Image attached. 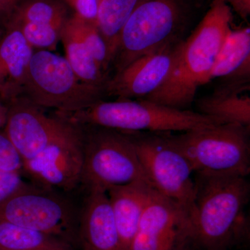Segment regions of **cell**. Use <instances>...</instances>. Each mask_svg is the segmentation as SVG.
<instances>
[{
    "mask_svg": "<svg viewBox=\"0 0 250 250\" xmlns=\"http://www.w3.org/2000/svg\"><path fill=\"white\" fill-rule=\"evenodd\" d=\"M232 11L223 0H212L209 9L181 46L166 82L143 100L163 106L188 110L197 88L209 82L210 74L229 33Z\"/></svg>",
    "mask_w": 250,
    "mask_h": 250,
    "instance_id": "1",
    "label": "cell"
},
{
    "mask_svg": "<svg viewBox=\"0 0 250 250\" xmlns=\"http://www.w3.org/2000/svg\"><path fill=\"white\" fill-rule=\"evenodd\" d=\"M195 174V246L202 250H231L249 235V182L236 174Z\"/></svg>",
    "mask_w": 250,
    "mask_h": 250,
    "instance_id": "2",
    "label": "cell"
},
{
    "mask_svg": "<svg viewBox=\"0 0 250 250\" xmlns=\"http://www.w3.org/2000/svg\"><path fill=\"white\" fill-rule=\"evenodd\" d=\"M195 0H144L125 23L111 67L121 71L136 59L177 45L188 37Z\"/></svg>",
    "mask_w": 250,
    "mask_h": 250,
    "instance_id": "3",
    "label": "cell"
},
{
    "mask_svg": "<svg viewBox=\"0 0 250 250\" xmlns=\"http://www.w3.org/2000/svg\"><path fill=\"white\" fill-rule=\"evenodd\" d=\"M77 126H99L125 132L181 133L220 125L197 111L146 100H100L78 111L57 113Z\"/></svg>",
    "mask_w": 250,
    "mask_h": 250,
    "instance_id": "4",
    "label": "cell"
},
{
    "mask_svg": "<svg viewBox=\"0 0 250 250\" xmlns=\"http://www.w3.org/2000/svg\"><path fill=\"white\" fill-rule=\"evenodd\" d=\"M20 97L44 109L67 113L87 107L107 95L106 86L81 80L65 57L40 49L33 53Z\"/></svg>",
    "mask_w": 250,
    "mask_h": 250,
    "instance_id": "5",
    "label": "cell"
},
{
    "mask_svg": "<svg viewBox=\"0 0 250 250\" xmlns=\"http://www.w3.org/2000/svg\"><path fill=\"white\" fill-rule=\"evenodd\" d=\"M81 127L83 152L81 184L87 190L106 191L135 182L150 184L127 132L99 126Z\"/></svg>",
    "mask_w": 250,
    "mask_h": 250,
    "instance_id": "6",
    "label": "cell"
},
{
    "mask_svg": "<svg viewBox=\"0 0 250 250\" xmlns=\"http://www.w3.org/2000/svg\"><path fill=\"white\" fill-rule=\"evenodd\" d=\"M250 129L238 125H217L172 133V137L194 172L248 177L250 171Z\"/></svg>",
    "mask_w": 250,
    "mask_h": 250,
    "instance_id": "7",
    "label": "cell"
},
{
    "mask_svg": "<svg viewBox=\"0 0 250 250\" xmlns=\"http://www.w3.org/2000/svg\"><path fill=\"white\" fill-rule=\"evenodd\" d=\"M153 188L195 215V173L172 133L127 132Z\"/></svg>",
    "mask_w": 250,
    "mask_h": 250,
    "instance_id": "8",
    "label": "cell"
},
{
    "mask_svg": "<svg viewBox=\"0 0 250 250\" xmlns=\"http://www.w3.org/2000/svg\"><path fill=\"white\" fill-rule=\"evenodd\" d=\"M77 213L56 190L27 182L0 203L1 220L69 242L79 220Z\"/></svg>",
    "mask_w": 250,
    "mask_h": 250,
    "instance_id": "9",
    "label": "cell"
},
{
    "mask_svg": "<svg viewBox=\"0 0 250 250\" xmlns=\"http://www.w3.org/2000/svg\"><path fill=\"white\" fill-rule=\"evenodd\" d=\"M192 246V212L153 189L129 250H188Z\"/></svg>",
    "mask_w": 250,
    "mask_h": 250,
    "instance_id": "10",
    "label": "cell"
},
{
    "mask_svg": "<svg viewBox=\"0 0 250 250\" xmlns=\"http://www.w3.org/2000/svg\"><path fill=\"white\" fill-rule=\"evenodd\" d=\"M4 132L24 161L30 160L49 144L70 134L77 125L58 115L49 116L44 108L18 98L7 104Z\"/></svg>",
    "mask_w": 250,
    "mask_h": 250,
    "instance_id": "11",
    "label": "cell"
},
{
    "mask_svg": "<svg viewBox=\"0 0 250 250\" xmlns=\"http://www.w3.org/2000/svg\"><path fill=\"white\" fill-rule=\"evenodd\" d=\"M83 164V134L77 126L35 157L24 161L22 174L39 187L70 192L81 184Z\"/></svg>",
    "mask_w": 250,
    "mask_h": 250,
    "instance_id": "12",
    "label": "cell"
},
{
    "mask_svg": "<svg viewBox=\"0 0 250 250\" xmlns=\"http://www.w3.org/2000/svg\"><path fill=\"white\" fill-rule=\"evenodd\" d=\"M183 42L143 56L115 73L106 83V95L141 100L155 92L172 71Z\"/></svg>",
    "mask_w": 250,
    "mask_h": 250,
    "instance_id": "13",
    "label": "cell"
},
{
    "mask_svg": "<svg viewBox=\"0 0 250 250\" xmlns=\"http://www.w3.org/2000/svg\"><path fill=\"white\" fill-rule=\"evenodd\" d=\"M79 236L83 250H123L105 190H88L79 215Z\"/></svg>",
    "mask_w": 250,
    "mask_h": 250,
    "instance_id": "14",
    "label": "cell"
},
{
    "mask_svg": "<svg viewBox=\"0 0 250 250\" xmlns=\"http://www.w3.org/2000/svg\"><path fill=\"white\" fill-rule=\"evenodd\" d=\"M4 31L0 39V97L9 103L21 96L34 51L17 27L9 24Z\"/></svg>",
    "mask_w": 250,
    "mask_h": 250,
    "instance_id": "15",
    "label": "cell"
},
{
    "mask_svg": "<svg viewBox=\"0 0 250 250\" xmlns=\"http://www.w3.org/2000/svg\"><path fill=\"white\" fill-rule=\"evenodd\" d=\"M153 189L147 182H135L106 190L122 250H129Z\"/></svg>",
    "mask_w": 250,
    "mask_h": 250,
    "instance_id": "16",
    "label": "cell"
},
{
    "mask_svg": "<svg viewBox=\"0 0 250 250\" xmlns=\"http://www.w3.org/2000/svg\"><path fill=\"white\" fill-rule=\"evenodd\" d=\"M250 85L222 83L213 93L197 100V112L220 125H238L250 129Z\"/></svg>",
    "mask_w": 250,
    "mask_h": 250,
    "instance_id": "17",
    "label": "cell"
},
{
    "mask_svg": "<svg viewBox=\"0 0 250 250\" xmlns=\"http://www.w3.org/2000/svg\"><path fill=\"white\" fill-rule=\"evenodd\" d=\"M67 62L81 80L88 84L106 86L111 77L100 67L81 37L73 16L67 18L61 40Z\"/></svg>",
    "mask_w": 250,
    "mask_h": 250,
    "instance_id": "18",
    "label": "cell"
},
{
    "mask_svg": "<svg viewBox=\"0 0 250 250\" xmlns=\"http://www.w3.org/2000/svg\"><path fill=\"white\" fill-rule=\"evenodd\" d=\"M0 250H72L70 242L0 219Z\"/></svg>",
    "mask_w": 250,
    "mask_h": 250,
    "instance_id": "19",
    "label": "cell"
},
{
    "mask_svg": "<svg viewBox=\"0 0 250 250\" xmlns=\"http://www.w3.org/2000/svg\"><path fill=\"white\" fill-rule=\"evenodd\" d=\"M143 1L144 0H98L95 24L107 45L112 62L118 48L122 29Z\"/></svg>",
    "mask_w": 250,
    "mask_h": 250,
    "instance_id": "20",
    "label": "cell"
},
{
    "mask_svg": "<svg viewBox=\"0 0 250 250\" xmlns=\"http://www.w3.org/2000/svg\"><path fill=\"white\" fill-rule=\"evenodd\" d=\"M250 62V28L231 29L213 65L210 80L223 79Z\"/></svg>",
    "mask_w": 250,
    "mask_h": 250,
    "instance_id": "21",
    "label": "cell"
},
{
    "mask_svg": "<svg viewBox=\"0 0 250 250\" xmlns=\"http://www.w3.org/2000/svg\"><path fill=\"white\" fill-rule=\"evenodd\" d=\"M68 18L65 6L57 0H24L9 23H41L62 27Z\"/></svg>",
    "mask_w": 250,
    "mask_h": 250,
    "instance_id": "22",
    "label": "cell"
},
{
    "mask_svg": "<svg viewBox=\"0 0 250 250\" xmlns=\"http://www.w3.org/2000/svg\"><path fill=\"white\" fill-rule=\"evenodd\" d=\"M72 16L87 48L104 72L108 75L112 65L111 56L95 21L85 19L76 14Z\"/></svg>",
    "mask_w": 250,
    "mask_h": 250,
    "instance_id": "23",
    "label": "cell"
},
{
    "mask_svg": "<svg viewBox=\"0 0 250 250\" xmlns=\"http://www.w3.org/2000/svg\"><path fill=\"white\" fill-rule=\"evenodd\" d=\"M15 26L22 33L26 41L34 48L52 49L61 40L62 28L59 26L41 23H9L7 25ZM6 25V26H7Z\"/></svg>",
    "mask_w": 250,
    "mask_h": 250,
    "instance_id": "24",
    "label": "cell"
},
{
    "mask_svg": "<svg viewBox=\"0 0 250 250\" xmlns=\"http://www.w3.org/2000/svg\"><path fill=\"white\" fill-rule=\"evenodd\" d=\"M23 159L4 132L0 133V172L22 174Z\"/></svg>",
    "mask_w": 250,
    "mask_h": 250,
    "instance_id": "25",
    "label": "cell"
},
{
    "mask_svg": "<svg viewBox=\"0 0 250 250\" xmlns=\"http://www.w3.org/2000/svg\"><path fill=\"white\" fill-rule=\"evenodd\" d=\"M25 183L21 174L0 172V203Z\"/></svg>",
    "mask_w": 250,
    "mask_h": 250,
    "instance_id": "26",
    "label": "cell"
},
{
    "mask_svg": "<svg viewBox=\"0 0 250 250\" xmlns=\"http://www.w3.org/2000/svg\"><path fill=\"white\" fill-rule=\"evenodd\" d=\"M75 14L89 21L96 20L98 0H63Z\"/></svg>",
    "mask_w": 250,
    "mask_h": 250,
    "instance_id": "27",
    "label": "cell"
},
{
    "mask_svg": "<svg viewBox=\"0 0 250 250\" xmlns=\"http://www.w3.org/2000/svg\"><path fill=\"white\" fill-rule=\"evenodd\" d=\"M24 0H0V29L5 27Z\"/></svg>",
    "mask_w": 250,
    "mask_h": 250,
    "instance_id": "28",
    "label": "cell"
},
{
    "mask_svg": "<svg viewBox=\"0 0 250 250\" xmlns=\"http://www.w3.org/2000/svg\"><path fill=\"white\" fill-rule=\"evenodd\" d=\"M237 14L245 21L250 15V0H223Z\"/></svg>",
    "mask_w": 250,
    "mask_h": 250,
    "instance_id": "29",
    "label": "cell"
},
{
    "mask_svg": "<svg viewBox=\"0 0 250 250\" xmlns=\"http://www.w3.org/2000/svg\"><path fill=\"white\" fill-rule=\"evenodd\" d=\"M8 106L0 100V129L4 127L7 118Z\"/></svg>",
    "mask_w": 250,
    "mask_h": 250,
    "instance_id": "30",
    "label": "cell"
}]
</instances>
